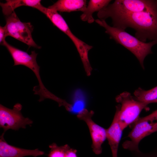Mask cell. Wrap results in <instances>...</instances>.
Returning <instances> with one entry per match:
<instances>
[{
	"label": "cell",
	"instance_id": "7402d4cb",
	"mask_svg": "<svg viewBox=\"0 0 157 157\" xmlns=\"http://www.w3.org/2000/svg\"><path fill=\"white\" fill-rule=\"evenodd\" d=\"M157 131V121L155 122H153L152 129L150 132V134Z\"/></svg>",
	"mask_w": 157,
	"mask_h": 157
},
{
	"label": "cell",
	"instance_id": "4fadbf2b",
	"mask_svg": "<svg viewBox=\"0 0 157 157\" xmlns=\"http://www.w3.org/2000/svg\"><path fill=\"white\" fill-rule=\"evenodd\" d=\"M41 0H6V2H0L3 13L6 16L10 15L17 7L26 6L36 8L42 13L46 8L41 3Z\"/></svg>",
	"mask_w": 157,
	"mask_h": 157
},
{
	"label": "cell",
	"instance_id": "52a82bcc",
	"mask_svg": "<svg viewBox=\"0 0 157 157\" xmlns=\"http://www.w3.org/2000/svg\"><path fill=\"white\" fill-rule=\"evenodd\" d=\"M22 108L19 103L15 104L12 109L0 104V127L3 129V133L10 129L17 131L20 128L25 129L26 125L33 124L31 119L22 115Z\"/></svg>",
	"mask_w": 157,
	"mask_h": 157
},
{
	"label": "cell",
	"instance_id": "7a4b0ae2",
	"mask_svg": "<svg viewBox=\"0 0 157 157\" xmlns=\"http://www.w3.org/2000/svg\"><path fill=\"white\" fill-rule=\"evenodd\" d=\"M95 21L105 29V32L109 35L110 38L133 53L138 60L142 68L144 69V59L147 55L152 53V47L157 44V41L144 42L127 33L124 30L110 26L105 20L98 19Z\"/></svg>",
	"mask_w": 157,
	"mask_h": 157
},
{
	"label": "cell",
	"instance_id": "8fae6325",
	"mask_svg": "<svg viewBox=\"0 0 157 157\" xmlns=\"http://www.w3.org/2000/svg\"><path fill=\"white\" fill-rule=\"evenodd\" d=\"M2 133L0 139V157H24L31 156L35 157L44 154V152L38 149H28L15 147L8 144Z\"/></svg>",
	"mask_w": 157,
	"mask_h": 157
},
{
	"label": "cell",
	"instance_id": "ffe728a7",
	"mask_svg": "<svg viewBox=\"0 0 157 157\" xmlns=\"http://www.w3.org/2000/svg\"><path fill=\"white\" fill-rule=\"evenodd\" d=\"M8 36V31L6 25L4 26H0V44L3 45L6 41V37Z\"/></svg>",
	"mask_w": 157,
	"mask_h": 157
},
{
	"label": "cell",
	"instance_id": "30bf717a",
	"mask_svg": "<svg viewBox=\"0 0 157 157\" xmlns=\"http://www.w3.org/2000/svg\"><path fill=\"white\" fill-rule=\"evenodd\" d=\"M153 122L138 120L134 123L133 127L128 136L130 140L123 143V148L131 152L140 151L139 143L143 138L150 135Z\"/></svg>",
	"mask_w": 157,
	"mask_h": 157
},
{
	"label": "cell",
	"instance_id": "3957f363",
	"mask_svg": "<svg viewBox=\"0 0 157 157\" xmlns=\"http://www.w3.org/2000/svg\"><path fill=\"white\" fill-rule=\"evenodd\" d=\"M115 100L119 104L116 106L115 113L123 131L138 120L140 113L143 109H147L148 105L139 101L127 92L117 95Z\"/></svg>",
	"mask_w": 157,
	"mask_h": 157
},
{
	"label": "cell",
	"instance_id": "5bb4252c",
	"mask_svg": "<svg viewBox=\"0 0 157 157\" xmlns=\"http://www.w3.org/2000/svg\"><path fill=\"white\" fill-rule=\"evenodd\" d=\"M86 4L87 1L85 0H59L48 8L60 12H83Z\"/></svg>",
	"mask_w": 157,
	"mask_h": 157
},
{
	"label": "cell",
	"instance_id": "6da1fadb",
	"mask_svg": "<svg viewBox=\"0 0 157 157\" xmlns=\"http://www.w3.org/2000/svg\"><path fill=\"white\" fill-rule=\"evenodd\" d=\"M113 27L123 30L131 28L135 37L145 42L157 41V7L143 11L119 15L111 18Z\"/></svg>",
	"mask_w": 157,
	"mask_h": 157
},
{
	"label": "cell",
	"instance_id": "8992f818",
	"mask_svg": "<svg viewBox=\"0 0 157 157\" xmlns=\"http://www.w3.org/2000/svg\"><path fill=\"white\" fill-rule=\"evenodd\" d=\"M6 26L8 36L26 44L28 46L38 49L41 47L37 45L32 37L33 27L30 22L20 21L14 11L6 17Z\"/></svg>",
	"mask_w": 157,
	"mask_h": 157
},
{
	"label": "cell",
	"instance_id": "9a60e30c",
	"mask_svg": "<svg viewBox=\"0 0 157 157\" xmlns=\"http://www.w3.org/2000/svg\"><path fill=\"white\" fill-rule=\"evenodd\" d=\"M111 1L110 0H90L88 6L80 16L81 19L83 21L92 23L95 21L92 15L96 11H99L107 6Z\"/></svg>",
	"mask_w": 157,
	"mask_h": 157
},
{
	"label": "cell",
	"instance_id": "ba28073f",
	"mask_svg": "<svg viewBox=\"0 0 157 157\" xmlns=\"http://www.w3.org/2000/svg\"><path fill=\"white\" fill-rule=\"evenodd\" d=\"M3 45L6 48L13 60V66L23 65L31 69L35 75L39 82L38 85L37 86L38 90L41 92L46 91L47 89L42 81L40 74V67L36 61L38 53L35 51H33L31 54H29L27 52L11 46L6 41Z\"/></svg>",
	"mask_w": 157,
	"mask_h": 157
},
{
	"label": "cell",
	"instance_id": "44dd1931",
	"mask_svg": "<svg viewBox=\"0 0 157 157\" xmlns=\"http://www.w3.org/2000/svg\"><path fill=\"white\" fill-rule=\"evenodd\" d=\"M65 157H77L76 150L70 147L67 151Z\"/></svg>",
	"mask_w": 157,
	"mask_h": 157
},
{
	"label": "cell",
	"instance_id": "2e32d148",
	"mask_svg": "<svg viewBox=\"0 0 157 157\" xmlns=\"http://www.w3.org/2000/svg\"><path fill=\"white\" fill-rule=\"evenodd\" d=\"M134 94L138 100L148 105L157 99V86L146 90L139 88L135 91Z\"/></svg>",
	"mask_w": 157,
	"mask_h": 157
},
{
	"label": "cell",
	"instance_id": "9c48e42d",
	"mask_svg": "<svg viewBox=\"0 0 157 157\" xmlns=\"http://www.w3.org/2000/svg\"><path fill=\"white\" fill-rule=\"evenodd\" d=\"M94 114L93 111H89L84 108L78 112L77 117L84 121L87 125L92 138V150L95 154L99 155L102 153V145L106 139V129L92 120V117Z\"/></svg>",
	"mask_w": 157,
	"mask_h": 157
},
{
	"label": "cell",
	"instance_id": "ac0fdd59",
	"mask_svg": "<svg viewBox=\"0 0 157 157\" xmlns=\"http://www.w3.org/2000/svg\"><path fill=\"white\" fill-rule=\"evenodd\" d=\"M131 152L133 157H157V147L146 153L142 152L140 151Z\"/></svg>",
	"mask_w": 157,
	"mask_h": 157
},
{
	"label": "cell",
	"instance_id": "7c38bea8",
	"mask_svg": "<svg viewBox=\"0 0 157 157\" xmlns=\"http://www.w3.org/2000/svg\"><path fill=\"white\" fill-rule=\"evenodd\" d=\"M123 131L119 124L117 115L115 113L111 124L106 129V139L110 148L112 157H118L119 145Z\"/></svg>",
	"mask_w": 157,
	"mask_h": 157
},
{
	"label": "cell",
	"instance_id": "277c9868",
	"mask_svg": "<svg viewBox=\"0 0 157 157\" xmlns=\"http://www.w3.org/2000/svg\"><path fill=\"white\" fill-rule=\"evenodd\" d=\"M44 14L54 26L65 33L72 40L79 54L87 76H90L92 68L89 60L88 53L93 47L75 36L70 30L65 19L57 11L47 8Z\"/></svg>",
	"mask_w": 157,
	"mask_h": 157
},
{
	"label": "cell",
	"instance_id": "d6986e66",
	"mask_svg": "<svg viewBox=\"0 0 157 157\" xmlns=\"http://www.w3.org/2000/svg\"><path fill=\"white\" fill-rule=\"evenodd\" d=\"M138 120L140 121H146L151 122H153L155 120L157 121V110L147 116L140 117Z\"/></svg>",
	"mask_w": 157,
	"mask_h": 157
},
{
	"label": "cell",
	"instance_id": "5b68a950",
	"mask_svg": "<svg viewBox=\"0 0 157 157\" xmlns=\"http://www.w3.org/2000/svg\"><path fill=\"white\" fill-rule=\"evenodd\" d=\"M157 7L156 0H116L98 12L99 19L105 20L119 15L145 11Z\"/></svg>",
	"mask_w": 157,
	"mask_h": 157
},
{
	"label": "cell",
	"instance_id": "cb8c5ba5",
	"mask_svg": "<svg viewBox=\"0 0 157 157\" xmlns=\"http://www.w3.org/2000/svg\"><path fill=\"white\" fill-rule=\"evenodd\" d=\"M156 1L157 4V0H156Z\"/></svg>",
	"mask_w": 157,
	"mask_h": 157
},
{
	"label": "cell",
	"instance_id": "603a6c76",
	"mask_svg": "<svg viewBox=\"0 0 157 157\" xmlns=\"http://www.w3.org/2000/svg\"><path fill=\"white\" fill-rule=\"evenodd\" d=\"M152 103H157V99L153 101Z\"/></svg>",
	"mask_w": 157,
	"mask_h": 157
},
{
	"label": "cell",
	"instance_id": "e0dca14e",
	"mask_svg": "<svg viewBox=\"0 0 157 157\" xmlns=\"http://www.w3.org/2000/svg\"><path fill=\"white\" fill-rule=\"evenodd\" d=\"M49 147L50 150L48 157H65L67 151L70 147L67 144L59 146L55 143L50 145Z\"/></svg>",
	"mask_w": 157,
	"mask_h": 157
}]
</instances>
